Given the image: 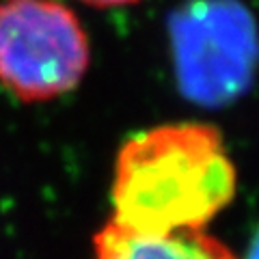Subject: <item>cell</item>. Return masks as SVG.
<instances>
[{
	"label": "cell",
	"instance_id": "2",
	"mask_svg": "<svg viewBox=\"0 0 259 259\" xmlns=\"http://www.w3.org/2000/svg\"><path fill=\"white\" fill-rule=\"evenodd\" d=\"M175 80L186 100L218 108L253 84L259 28L238 0H190L168 22Z\"/></svg>",
	"mask_w": 259,
	"mask_h": 259
},
{
	"label": "cell",
	"instance_id": "5",
	"mask_svg": "<svg viewBox=\"0 0 259 259\" xmlns=\"http://www.w3.org/2000/svg\"><path fill=\"white\" fill-rule=\"evenodd\" d=\"M82 3L93 5V7H121V5L136 3V0H82Z\"/></svg>",
	"mask_w": 259,
	"mask_h": 259
},
{
	"label": "cell",
	"instance_id": "3",
	"mask_svg": "<svg viewBox=\"0 0 259 259\" xmlns=\"http://www.w3.org/2000/svg\"><path fill=\"white\" fill-rule=\"evenodd\" d=\"M91 61L76 13L56 0L0 5V84L15 100H56L80 84Z\"/></svg>",
	"mask_w": 259,
	"mask_h": 259
},
{
	"label": "cell",
	"instance_id": "6",
	"mask_svg": "<svg viewBox=\"0 0 259 259\" xmlns=\"http://www.w3.org/2000/svg\"><path fill=\"white\" fill-rule=\"evenodd\" d=\"M246 259H259V229H257V233H255V238L250 240V246H248Z\"/></svg>",
	"mask_w": 259,
	"mask_h": 259
},
{
	"label": "cell",
	"instance_id": "1",
	"mask_svg": "<svg viewBox=\"0 0 259 259\" xmlns=\"http://www.w3.org/2000/svg\"><path fill=\"white\" fill-rule=\"evenodd\" d=\"M236 166L205 123H164L127 139L112 175V218L136 233L199 231L231 203Z\"/></svg>",
	"mask_w": 259,
	"mask_h": 259
},
{
	"label": "cell",
	"instance_id": "4",
	"mask_svg": "<svg viewBox=\"0 0 259 259\" xmlns=\"http://www.w3.org/2000/svg\"><path fill=\"white\" fill-rule=\"evenodd\" d=\"M95 259H238L221 240L199 231L136 233L108 221L93 236Z\"/></svg>",
	"mask_w": 259,
	"mask_h": 259
}]
</instances>
